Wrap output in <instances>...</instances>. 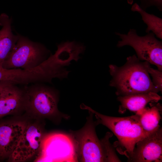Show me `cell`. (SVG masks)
I'll return each mask as SVG.
<instances>
[{
  "mask_svg": "<svg viewBox=\"0 0 162 162\" xmlns=\"http://www.w3.org/2000/svg\"><path fill=\"white\" fill-rule=\"evenodd\" d=\"M161 106L159 104L150 108L144 107L136 112L144 131L150 134L160 127L159 123L161 118Z\"/></svg>",
  "mask_w": 162,
  "mask_h": 162,
  "instance_id": "obj_13",
  "label": "cell"
},
{
  "mask_svg": "<svg viewBox=\"0 0 162 162\" xmlns=\"http://www.w3.org/2000/svg\"><path fill=\"white\" fill-rule=\"evenodd\" d=\"M11 20L5 14H0V68L15 46L19 37L14 35L11 27Z\"/></svg>",
  "mask_w": 162,
  "mask_h": 162,
  "instance_id": "obj_12",
  "label": "cell"
},
{
  "mask_svg": "<svg viewBox=\"0 0 162 162\" xmlns=\"http://www.w3.org/2000/svg\"><path fill=\"white\" fill-rule=\"evenodd\" d=\"M27 126L22 122L0 124V157H9L16 147Z\"/></svg>",
  "mask_w": 162,
  "mask_h": 162,
  "instance_id": "obj_9",
  "label": "cell"
},
{
  "mask_svg": "<svg viewBox=\"0 0 162 162\" xmlns=\"http://www.w3.org/2000/svg\"><path fill=\"white\" fill-rule=\"evenodd\" d=\"M86 122L80 129L70 130L74 142L76 160L79 162H120L109 142L112 134L108 132L101 140L95 131L97 125L93 120V114L89 111Z\"/></svg>",
  "mask_w": 162,
  "mask_h": 162,
  "instance_id": "obj_1",
  "label": "cell"
},
{
  "mask_svg": "<svg viewBox=\"0 0 162 162\" xmlns=\"http://www.w3.org/2000/svg\"><path fill=\"white\" fill-rule=\"evenodd\" d=\"M9 79L8 70L3 68H0V82H7Z\"/></svg>",
  "mask_w": 162,
  "mask_h": 162,
  "instance_id": "obj_17",
  "label": "cell"
},
{
  "mask_svg": "<svg viewBox=\"0 0 162 162\" xmlns=\"http://www.w3.org/2000/svg\"><path fill=\"white\" fill-rule=\"evenodd\" d=\"M117 98L120 103L118 111L123 113L127 110L136 112L149 102H158L161 97L157 93L150 92L119 96Z\"/></svg>",
  "mask_w": 162,
  "mask_h": 162,
  "instance_id": "obj_11",
  "label": "cell"
},
{
  "mask_svg": "<svg viewBox=\"0 0 162 162\" xmlns=\"http://www.w3.org/2000/svg\"><path fill=\"white\" fill-rule=\"evenodd\" d=\"M133 154L128 160L131 162H161L162 129H158L139 141Z\"/></svg>",
  "mask_w": 162,
  "mask_h": 162,
  "instance_id": "obj_8",
  "label": "cell"
},
{
  "mask_svg": "<svg viewBox=\"0 0 162 162\" xmlns=\"http://www.w3.org/2000/svg\"><path fill=\"white\" fill-rule=\"evenodd\" d=\"M48 53L43 45L26 38L19 37L15 46L4 61L2 68L5 69H32L46 59Z\"/></svg>",
  "mask_w": 162,
  "mask_h": 162,
  "instance_id": "obj_5",
  "label": "cell"
},
{
  "mask_svg": "<svg viewBox=\"0 0 162 162\" xmlns=\"http://www.w3.org/2000/svg\"><path fill=\"white\" fill-rule=\"evenodd\" d=\"M10 84H11L6 82H0V99L6 87Z\"/></svg>",
  "mask_w": 162,
  "mask_h": 162,
  "instance_id": "obj_18",
  "label": "cell"
},
{
  "mask_svg": "<svg viewBox=\"0 0 162 162\" xmlns=\"http://www.w3.org/2000/svg\"><path fill=\"white\" fill-rule=\"evenodd\" d=\"M43 139V133L38 126L27 125L16 147L9 156V159L18 162L31 158L40 149Z\"/></svg>",
  "mask_w": 162,
  "mask_h": 162,
  "instance_id": "obj_7",
  "label": "cell"
},
{
  "mask_svg": "<svg viewBox=\"0 0 162 162\" xmlns=\"http://www.w3.org/2000/svg\"><path fill=\"white\" fill-rule=\"evenodd\" d=\"M26 92L25 86L10 84L6 88L0 99V117L25 108Z\"/></svg>",
  "mask_w": 162,
  "mask_h": 162,
  "instance_id": "obj_10",
  "label": "cell"
},
{
  "mask_svg": "<svg viewBox=\"0 0 162 162\" xmlns=\"http://www.w3.org/2000/svg\"><path fill=\"white\" fill-rule=\"evenodd\" d=\"M148 72L152 77V81L159 92L162 91V71L154 69L150 66Z\"/></svg>",
  "mask_w": 162,
  "mask_h": 162,
  "instance_id": "obj_15",
  "label": "cell"
},
{
  "mask_svg": "<svg viewBox=\"0 0 162 162\" xmlns=\"http://www.w3.org/2000/svg\"><path fill=\"white\" fill-rule=\"evenodd\" d=\"M25 108L36 114L44 117L58 116L68 119L69 116L60 112L58 109V91L42 84L33 83L25 86Z\"/></svg>",
  "mask_w": 162,
  "mask_h": 162,
  "instance_id": "obj_6",
  "label": "cell"
},
{
  "mask_svg": "<svg viewBox=\"0 0 162 162\" xmlns=\"http://www.w3.org/2000/svg\"><path fill=\"white\" fill-rule=\"evenodd\" d=\"M142 61L134 55L128 57L125 63L122 66L109 65L112 77L110 85L116 88L117 95L159 92L153 84L148 72L150 64Z\"/></svg>",
  "mask_w": 162,
  "mask_h": 162,
  "instance_id": "obj_2",
  "label": "cell"
},
{
  "mask_svg": "<svg viewBox=\"0 0 162 162\" xmlns=\"http://www.w3.org/2000/svg\"><path fill=\"white\" fill-rule=\"evenodd\" d=\"M128 3L130 4H132L134 2V0H127Z\"/></svg>",
  "mask_w": 162,
  "mask_h": 162,
  "instance_id": "obj_19",
  "label": "cell"
},
{
  "mask_svg": "<svg viewBox=\"0 0 162 162\" xmlns=\"http://www.w3.org/2000/svg\"><path fill=\"white\" fill-rule=\"evenodd\" d=\"M131 10L134 12H137L141 15L142 19L147 25L146 30V33L151 31L155 35L156 37L162 39V19L153 14H150L142 9L137 3L132 6Z\"/></svg>",
  "mask_w": 162,
  "mask_h": 162,
  "instance_id": "obj_14",
  "label": "cell"
},
{
  "mask_svg": "<svg viewBox=\"0 0 162 162\" xmlns=\"http://www.w3.org/2000/svg\"><path fill=\"white\" fill-rule=\"evenodd\" d=\"M115 34L121 39L117 44L118 47L126 45L132 47L139 60L154 65L158 70L162 71V41L157 40L153 33L140 36L135 29H130L127 34L118 32Z\"/></svg>",
  "mask_w": 162,
  "mask_h": 162,
  "instance_id": "obj_4",
  "label": "cell"
},
{
  "mask_svg": "<svg viewBox=\"0 0 162 162\" xmlns=\"http://www.w3.org/2000/svg\"><path fill=\"white\" fill-rule=\"evenodd\" d=\"M80 107L93 114L97 125L102 124L113 132L118 140L115 146L117 150L124 155L128 160L132 156L136 143L150 134L144 131L139 116L136 113L128 117H112L100 114L83 104H81Z\"/></svg>",
  "mask_w": 162,
  "mask_h": 162,
  "instance_id": "obj_3",
  "label": "cell"
},
{
  "mask_svg": "<svg viewBox=\"0 0 162 162\" xmlns=\"http://www.w3.org/2000/svg\"><path fill=\"white\" fill-rule=\"evenodd\" d=\"M140 7L144 10L148 7L154 6L160 11L162 10V0H141Z\"/></svg>",
  "mask_w": 162,
  "mask_h": 162,
  "instance_id": "obj_16",
  "label": "cell"
}]
</instances>
